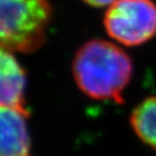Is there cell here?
<instances>
[{
  "instance_id": "1",
  "label": "cell",
  "mask_w": 156,
  "mask_h": 156,
  "mask_svg": "<svg viewBox=\"0 0 156 156\" xmlns=\"http://www.w3.org/2000/svg\"><path fill=\"white\" fill-rule=\"evenodd\" d=\"M73 74L78 88L88 97L120 103L131 78L132 64L119 47L104 40H91L76 53Z\"/></svg>"
},
{
  "instance_id": "2",
  "label": "cell",
  "mask_w": 156,
  "mask_h": 156,
  "mask_svg": "<svg viewBox=\"0 0 156 156\" xmlns=\"http://www.w3.org/2000/svg\"><path fill=\"white\" fill-rule=\"evenodd\" d=\"M50 19L47 0H0L1 49L35 51L44 44Z\"/></svg>"
},
{
  "instance_id": "3",
  "label": "cell",
  "mask_w": 156,
  "mask_h": 156,
  "mask_svg": "<svg viewBox=\"0 0 156 156\" xmlns=\"http://www.w3.org/2000/svg\"><path fill=\"white\" fill-rule=\"evenodd\" d=\"M107 34L125 46H139L156 35V5L150 0H116L104 17Z\"/></svg>"
},
{
  "instance_id": "4",
  "label": "cell",
  "mask_w": 156,
  "mask_h": 156,
  "mask_svg": "<svg viewBox=\"0 0 156 156\" xmlns=\"http://www.w3.org/2000/svg\"><path fill=\"white\" fill-rule=\"evenodd\" d=\"M26 108L1 107L0 156H32Z\"/></svg>"
},
{
  "instance_id": "5",
  "label": "cell",
  "mask_w": 156,
  "mask_h": 156,
  "mask_svg": "<svg viewBox=\"0 0 156 156\" xmlns=\"http://www.w3.org/2000/svg\"><path fill=\"white\" fill-rule=\"evenodd\" d=\"M25 72L12 52L1 49L0 54V104L1 107L25 108Z\"/></svg>"
},
{
  "instance_id": "6",
  "label": "cell",
  "mask_w": 156,
  "mask_h": 156,
  "mask_svg": "<svg viewBox=\"0 0 156 156\" xmlns=\"http://www.w3.org/2000/svg\"><path fill=\"white\" fill-rule=\"evenodd\" d=\"M131 126L142 141L156 150V98L151 97L136 106Z\"/></svg>"
},
{
  "instance_id": "7",
  "label": "cell",
  "mask_w": 156,
  "mask_h": 156,
  "mask_svg": "<svg viewBox=\"0 0 156 156\" xmlns=\"http://www.w3.org/2000/svg\"><path fill=\"white\" fill-rule=\"evenodd\" d=\"M83 1L93 7H104V5H111L116 0H83Z\"/></svg>"
}]
</instances>
